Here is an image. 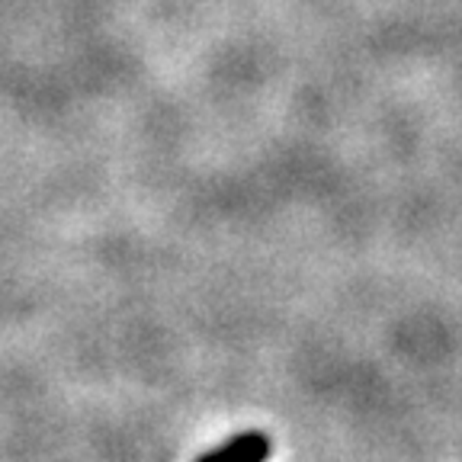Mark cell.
<instances>
[{
    "instance_id": "cell-1",
    "label": "cell",
    "mask_w": 462,
    "mask_h": 462,
    "mask_svg": "<svg viewBox=\"0 0 462 462\" xmlns=\"http://www.w3.org/2000/svg\"><path fill=\"white\" fill-rule=\"evenodd\" d=\"M273 453V440L263 430H245L238 437H231L222 447L202 453L196 462H267Z\"/></svg>"
}]
</instances>
